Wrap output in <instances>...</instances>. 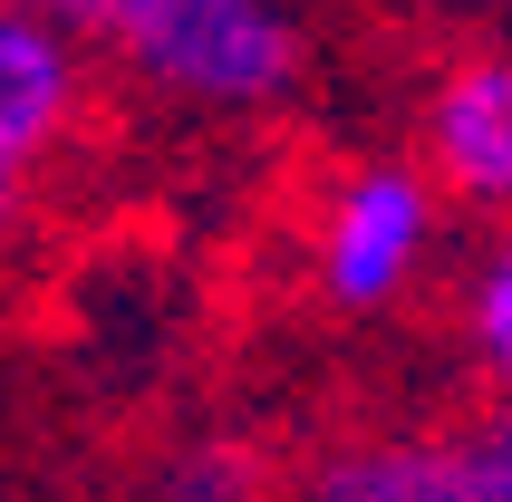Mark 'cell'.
<instances>
[{"instance_id":"obj_1","label":"cell","mask_w":512,"mask_h":502,"mask_svg":"<svg viewBox=\"0 0 512 502\" xmlns=\"http://www.w3.org/2000/svg\"><path fill=\"white\" fill-rule=\"evenodd\" d=\"M39 10L194 116H271L310 78L300 0H39Z\"/></svg>"},{"instance_id":"obj_2","label":"cell","mask_w":512,"mask_h":502,"mask_svg":"<svg viewBox=\"0 0 512 502\" xmlns=\"http://www.w3.org/2000/svg\"><path fill=\"white\" fill-rule=\"evenodd\" d=\"M435 232H445V184L426 174V155H368L329 184L310 223V271H319V300L348 309V319H377L397 309L435 261Z\"/></svg>"},{"instance_id":"obj_3","label":"cell","mask_w":512,"mask_h":502,"mask_svg":"<svg viewBox=\"0 0 512 502\" xmlns=\"http://www.w3.org/2000/svg\"><path fill=\"white\" fill-rule=\"evenodd\" d=\"M87 39L39 0H0V194H29L87 126Z\"/></svg>"},{"instance_id":"obj_4","label":"cell","mask_w":512,"mask_h":502,"mask_svg":"<svg viewBox=\"0 0 512 502\" xmlns=\"http://www.w3.org/2000/svg\"><path fill=\"white\" fill-rule=\"evenodd\" d=\"M290 502H493L464 425H368L310 454Z\"/></svg>"},{"instance_id":"obj_5","label":"cell","mask_w":512,"mask_h":502,"mask_svg":"<svg viewBox=\"0 0 512 502\" xmlns=\"http://www.w3.org/2000/svg\"><path fill=\"white\" fill-rule=\"evenodd\" d=\"M426 174L455 203L512 223V49L455 58L426 97Z\"/></svg>"},{"instance_id":"obj_6","label":"cell","mask_w":512,"mask_h":502,"mask_svg":"<svg viewBox=\"0 0 512 502\" xmlns=\"http://www.w3.org/2000/svg\"><path fill=\"white\" fill-rule=\"evenodd\" d=\"M455 338H464V358H474V377H484V396L512 406V223L493 232V242L474 251V271H464Z\"/></svg>"},{"instance_id":"obj_7","label":"cell","mask_w":512,"mask_h":502,"mask_svg":"<svg viewBox=\"0 0 512 502\" xmlns=\"http://www.w3.org/2000/svg\"><path fill=\"white\" fill-rule=\"evenodd\" d=\"M165 493H184V502H252V474H242V454H184Z\"/></svg>"},{"instance_id":"obj_8","label":"cell","mask_w":512,"mask_h":502,"mask_svg":"<svg viewBox=\"0 0 512 502\" xmlns=\"http://www.w3.org/2000/svg\"><path fill=\"white\" fill-rule=\"evenodd\" d=\"M464 445H474V464H484V493L512 502V406H493V416L464 425Z\"/></svg>"},{"instance_id":"obj_9","label":"cell","mask_w":512,"mask_h":502,"mask_svg":"<svg viewBox=\"0 0 512 502\" xmlns=\"http://www.w3.org/2000/svg\"><path fill=\"white\" fill-rule=\"evenodd\" d=\"M10 213H20V194H0V232H10Z\"/></svg>"},{"instance_id":"obj_10","label":"cell","mask_w":512,"mask_h":502,"mask_svg":"<svg viewBox=\"0 0 512 502\" xmlns=\"http://www.w3.org/2000/svg\"><path fill=\"white\" fill-rule=\"evenodd\" d=\"M155 502H184V493H155Z\"/></svg>"}]
</instances>
